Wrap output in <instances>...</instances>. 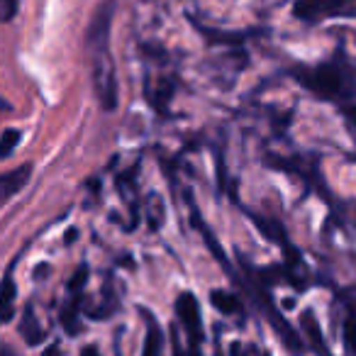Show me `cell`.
<instances>
[{"label": "cell", "mask_w": 356, "mask_h": 356, "mask_svg": "<svg viewBox=\"0 0 356 356\" xmlns=\"http://www.w3.org/2000/svg\"><path fill=\"white\" fill-rule=\"evenodd\" d=\"M115 3L118 0H103L98 10L93 13L86 47H88L90 74H93V90L103 110L118 108V74L115 61L110 56V25L115 17Z\"/></svg>", "instance_id": "obj_1"}, {"label": "cell", "mask_w": 356, "mask_h": 356, "mask_svg": "<svg viewBox=\"0 0 356 356\" xmlns=\"http://www.w3.org/2000/svg\"><path fill=\"white\" fill-rule=\"evenodd\" d=\"M300 83L307 86L310 90H315V93L325 95V98L344 93V76L337 69H332V66H320L315 71H302Z\"/></svg>", "instance_id": "obj_2"}, {"label": "cell", "mask_w": 356, "mask_h": 356, "mask_svg": "<svg viewBox=\"0 0 356 356\" xmlns=\"http://www.w3.org/2000/svg\"><path fill=\"white\" fill-rule=\"evenodd\" d=\"M176 315L181 320V325L186 327V334L193 341V346H198L203 341V317H200L198 300L193 298V293H181L176 300Z\"/></svg>", "instance_id": "obj_3"}, {"label": "cell", "mask_w": 356, "mask_h": 356, "mask_svg": "<svg viewBox=\"0 0 356 356\" xmlns=\"http://www.w3.org/2000/svg\"><path fill=\"white\" fill-rule=\"evenodd\" d=\"M30 173H32V166L25 163V166H17L8 173H0V205L8 203L17 191H22L30 181Z\"/></svg>", "instance_id": "obj_4"}, {"label": "cell", "mask_w": 356, "mask_h": 356, "mask_svg": "<svg viewBox=\"0 0 356 356\" xmlns=\"http://www.w3.org/2000/svg\"><path fill=\"white\" fill-rule=\"evenodd\" d=\"M144 320H147V337H144L142 356H163V334L156 320L147 310H144Z\"/></svg>", "instance_id": "obj_5"}, {"label": "cell", "mask_w": 356, "mask_h": 356, "mask_svg": "<svg viewBox=\"0 0 356 356\" xmlns=\"http://www.w3.org/2000/svg\"><path fill=\"white\" fill-rule=\"evenodd\" d=\"M15 296H17V288L13 276L8 273L0 283V322H8L13 317V310H15Z\"/></svg>", "instance_id": "obj_6"}, {"label": "cell", "mask_w": 356, "mask_h": 356, "mask_svg": "<svg viewBox=\"0 0 356 356\" xmlns=\"http://www.w3.org/2000/svg\"><path fill=\"white\" fill-rule=\"evenodd\" d=\"M20 330H22V334H25L27 344H37V341H42V337H44V332H42L40 322H37V315L32 312V305L25 307V315H22Z\"/></svg>", "instance_id": "obj_7"}, {"label": "cell", "mask_w": 356, "mask_h": 356, "mask_svg": "<svg viewBox=\"0 0 356 356\" xmlns=\"http://www.w3.org/2000/svg\"><path fill=\"white\" fill-rule=\"evenodd\" d=\"M210 300H213V305L218 307L222 315H237V312H242V302H239V298L232 296V293L213 291L210 293Z\"/></svg>", "instance_id": "obj_8"}, {"label": "cell", "mask_w": 356, "mask_h": 356, "mask_svg": "<svg viewBox=\"0 0 356 356\" xmlns=\"http://www.w3.org/2000/svg\"><path fill=\"white\" fill-rule=\"evenodd\" d=\"M20 137L22 134L17 132V129H6V132H3V137H0V159L10 156V154L15 152V147L20 144Z\"/></svg>", "instance_id": "obj_9"}, {"label": "cell", "mask_w": 356, "mask_h": 356, "mask_svg": "<svg viewBox=\"0 0 356 356\" xmlns=\"http://www.w3.org/2000/svg\"><path fill=\"white\" fill-rule=\"evenodd\" d=\"M20 3L17 0H0V22H10L17 15Z\"/></svg>", "instance_id": "obj_10"}, {"label": "cell", "mask_w": 356, "mask_h": 356, "mask_svg": "<svg viewBox=\"0 0 356 356\" xmlns=\"http://www.w3.org/2000/svg\"><path fill=\"white\" fill-rule=\"evenodd\" d=\"M0 356H17V354L6 344V341H0Z\"/></svg>", "instance_id": "obj_11"}, {"label": "cell", "mask_w": 356, "mask_h": 356, "mask_svg": "<svg viewBox=\"0 0 356 356\" xmlns=\"http://www.w3.org/2000/svg\"><path fill=\"white\" fill-rule=\"evenodd\" d=\"M81 356H100V351L95 349V346H86L83 354H81Z\"/></svg>", "instance_id": "obj_12"}, {"label": "cell", "mask_w": 356, "mask_h": 356, "mask_svg": "<svg viewBox=\"0 0 356 356\" xmlns=\"http://www.w3.org/2000/svg\"><path fill=\"white\" fill-rule=\"evenodd\" d=\"M47 356H61L59 346H49V349H47Z\"/></svg>", "instance_id": "obj_13"}]
</instances>
